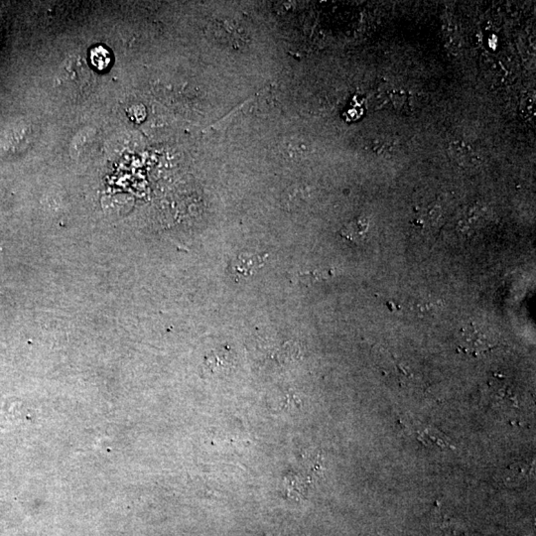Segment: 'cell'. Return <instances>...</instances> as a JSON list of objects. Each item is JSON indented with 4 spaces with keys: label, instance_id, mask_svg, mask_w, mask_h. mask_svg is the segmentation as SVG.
I'll return each instance as SVG.
<instances>
[{
    "label": "cell",
    "instance_id": "cell-1",
    "mask_svg": "<svg viewBox=\"0 0 536 536\" xmlns=\"http://www.w3.org/2000/svg\"><path fill=\"white\" fill-rule=\"evenodd\" d=\"M457 344L461 351L474 356L488 353L496 345L493 336L475 324L465 326L460 330L457 336Z\"/></svg>",
    "mask_w": 536,
    "mask_h": 536
},
{
    "label": "cell",
    "instance_id": "cell-2",
    "mask_svg": "<svg viewBox=\"0 0 536 536\" xmlns=\"http://www.w3.org/2000/svg\"><path fill=\"white\" fill-rule=\"evenodd\" d=\"M267 254L243 252L230 263V274L234 278H247L258 271L267 261Z\"/></svg>",
    "mask_w": 536,
    "mask_h": 536
},
{
    "label": "cell",
    "instance_id": "cell-3",
    "mask_svg": "<svg viewBox=\"0 0 536 536\" xmlns=\"http://www.w3.org/2000/svg\"><path fill=\"white\" fill-rule=\"evenodd\" d=\"M447 152L451 160L460 167H476L480 162L477 152L470 144L464 141H453L449 145Z\"/></svg>",
    "mask_w": 536,
    "mask_h": 536
},
{
    "label": "cell",
    "instance_id": "cell-4",
    "mask_svg": "<svg viewBox=\"0 0 536 536\" xmlns=\"http://www.w3.org/2000/svg\"><path fill=\"white\" fill-rule=\"evenodd\" d=\"M369 230V220L365 217H358L345 223L341 230V236L352 243H362Z\"/></svg>",
    "mask_w": 536,
    "mask_h": 536
},
{
    "label": "cell",
    "instance_id": "cell-5",
    "mask_svg": "<svg viewBox=\"0 0 536 536\" xmlns=\"http://www.w3.org/2000/svg\"><path fill=\"white\" fill-rule=\"evenodd\" d=\"M206 365L211 369L212 374L225 373V371H229L230 365H232L230 354L225 353L221 350L212 352L211 354L207 356Z\"/></svg>",
    "mask_w": 536,
    "mask_h": 536
},
{
    "label": "cell",
    "instance_id": "cell-6",
    "mask_svg": "<svg viewBox=\"0 0 536 536\" xmlns=\"http://www.w3.org/2000/svg\"><path fill=\"white\" fill-rule=\"evenodd\" d=\"M90 60L94 67L99 70H105L110 64V54L103 46H97L90 52Z\"/></svg>",
    "mask_w": 536,
    "mask_h": 536
},
{
    "label": "cell",
    "instance_id": "cell-7",
    "mask_svg": "<svg viewBox=\"0 0 536 536\" xmlns=\"http://www.w3.org/2000/svg\"><path fill=\"white\" fill-rule=\"evenodd\" d=\"M520 114L524 119H531L535 115V93H526L520 101Z\"/></svg>",
    "mask_w": 536,
    "mask_h": 536
}]
</instances>
